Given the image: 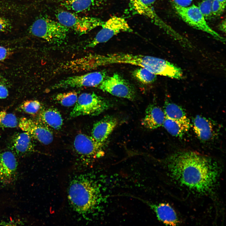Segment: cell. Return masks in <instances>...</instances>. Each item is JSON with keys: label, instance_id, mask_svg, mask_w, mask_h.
Returning <instances> with one entry per match:
<instances>
[{"label": "cell", "instance_id": "6da1fadb", "mask_svg": "<svg viewBox=\"0 0 226 226\" xmlns=\"http://www.w3.org/2000/svg\"><path fill=\"white\" fill-rule=\"evenodd\" d=\"M166 162L168 171L173 179L199 193L211 191L219 176V169L216 162L196 152H178L169 156Z\"/></svg>", "mask_w": 226, "mask_h": 226}, {"label": "cell", "instance_id": "7a4b0ae2", "mask_svg": "<svg viewBox=\"0 0 226 226\" xmlns=\"http://www.w3.org/2000/svg\"><path fill=\"white\" fill-rule=\"evenodd\" d=\"M97 68L114 64H127L145 68L156 75L172 78L176 71L175 65L165 60L141 54L117 52L95 54Z\"/></svg>", "mask_w": 226, "mask_h": 226}, {"label": "cell", "instance_id": "3957f363", "mask_svg": "<svg viewBox=\"0 0 226 226\" xmlns=\"http://www.w3.org/2000/svg\"><path fill=\"white\" fill-rule=\"evenodd\" d=\"M68 197L71 204L76 211L85 213L90 211L96 205L98 192L91 181L87 177L81 176L71 182Z\"/></svg>", "mask_w": 226, "mask_h": 226}, {"label": "cell", "instance_id": "277c9868", "mask_svg": "<svg viewBox=\"0 0 226 226\" xmlns=\"http://www.w3.org/2000/svg\"><path fill=\"white\" fill-rule=\"evenodd\" d=\"M29 30L31 35L41 38L50 44H60L65 40L69 29L58 21L42 17L35 21Z\"/></svg>", "mask_w": 226, "mask_h": 226}, {"label": "cell", "instance_id": "5b68a950", "mask_svg": "<svg viewBox=\"0 0 226 226\" xmlns=\"http://www.w3.org/2000/svg\"><path fill=\"white\" fill-rule=\"evenodd\" d=\"M156 0H129L126 13L129 15H140L150 19L151 22L177 41L181 35L164 22L157 14L154 8Z\"/></svg>", "mask_w": 226, "mask_h": 226}, {"label": "cell", "instance_id": "8992f818", "mask_svg": "<svg viewBox=\"0 0 226 226\" xmlns=\"http://www.w3.org/2000/svg\"><path fill=\"white\" fill-rule=\"evenodd\" d=\"M111 106L108 100L94 93H83L78 97L69 116L74 118L81 116H98Z\"/></svg>", "mask_w": 226, "mask_h": 226}, {"label": "cell", "instance_id": "52a82bcc", "mask_svg": "<svg viewBox=\"0 0 226 226\" xmlns=\"http://www.w3.org/2000/svg\"><path fill=\"white\" fill-rule=\"evenodd\" d=\"M56 16L60 23L79 35L86 34L97 27L101 26L104 22L98 18L80 16L64 10L58 12Z\"/></svg>", "mask_w": 226, "mask_h": 226}, {"label": "cell", "instance_id": "ba28073f", "mask_svg": "<svg viewBox=\"0 0 226 226\" xmlns=\"http://www.w3.org/2000/svg\"><path fill=\"white\" fill-rule=\"evenodd\" d=\"M175 9L183 20L196 29L206 32L221 42L224 43L225 39L213 30L207 24L206 19L198 7L193 4L183 7L174 4Z\"/></svg>", "mask_w": 226, "mask_h": 226}, {"label": "cell", "instance_id": "9c48e42d", "mask_svg": "<svg viewBox=\"0 0 226 226\" xmlns=\"http://www.w3.org/2000/svg\"><path fill=\"white\" fill-rule=\"evenodd\" d=\"M101 26V29L86 45V47H94L100 44L106 42L121 32H133L124 18L116 16H113L104 21Z\"/></svg>", "mask_w": 226, "mask_h": 226}, {"label": "cell", "instance_id": "30bf717a", "mask_svg": "<svg viewBox=\"0 0 226 226\" xmlns=\"http://www.w3.org/2000/svg\"><path fill=\"white\" fill-rule=\"evenodd\" d=\"M98 87L102 91L117 97L131 100H135L136 97L133 86L118 73L107 77Z\"/></svg>", "mask_w": 226, "mask_h": 226}, {"label": "cell", "instance_id": "8fae6325", "mask_svg": "<svg viewBox=\"0 0 226 226\" xmlns=\"http://www.w3.org/2000/svg\"><path fill=\"white\" fill-rule=\"evenodd\" d=\"M106 71L89 73L64 78L53 85L52 89L98 87L107 77Z\"/></svg>", "mask_w": 226, "mask_h": 226}, {"label": "cell", "instance_id": "7c38bea8", "mask_svg": "<svg viewBox=\"0 0 226 226\" xmlns=\"http://www.w3.org/2000/svg\"><path fill=\"white\" fill-rule=\"evenodd\" d=\"M18 125L23 131L45 145H48L53 141L52 132L48 127L39 121L26 117L20 118Z\"/></svg>", "mask_w": 226, "mask_h": 226}, {"label": "cell", "instance_id": "4fadbf2b", "mask_svg": "<svg viewBox=\"0 0 226 226\" xmlns=\"http://www.w3.org/2000/svg\"><path fill=\"white\" fill-rule=\"evenodd\" d=\"M73 146L76 152L82 156L98 157L101 156L102 146L92 136L82 133L78 134L75 138Z\"/></svg>", "mask_w": 226, "mask_h": 226}, {"label": "cell", "instance_id": "5bb4252c", "mask_svg": "<svg viewBox=\"0 0 226 226\" xmlns=\"http://www.w3.org/2000/svg\"><path fill=\"white\" fill-rule=\"evenodd\" d=\"M18 162L14 154L9 151L0 153V182L8 184L15 179Z\"/></svg>", "mask_w": 226, "mask_h": 226}, {"label": "cell", "instance_id": "9a60e30c", "mask_svg": "<svg viewBox=\"0 0 226 226\" xmlns=\"http://www.w3.org/2000/svg\"><path fill=\"white\" fill-rule=\"evenodd\" d=\"M118 123V121L115 117L111 116H105L94 125L92 137L97 143L103 146Z\"/></svg>", "mask_w": 226, "mask_h": 226}, {"label": "cell", "instance_id": "2e32d148", "mask_svg": "<svg viewBox=\"0 0 226 226\" xmlns=\"http://www.w3.org/2000/svg\"><path fill=\"white\" fill-rule=\"evenodd\" d=\"M165 118L164 110L159 106L150 104L146 109L142 124L146 128L154 129L163 125Z\"/></svg>", "mask_w": 226, "mask_h": 226}, {"label": "cell", "instance_id": "e0dca14e", "mask_svg": "<svg viewBox=\"0 0 226 226\" xmlns=\"http://www.w3.org/2000/svg\"><path fill=\"white\" fill-rule=\"evenodd\" d=\"M193 128L196 135L202 141L209 140L214 137L215 134L211 121L200 116H196L194 119Z\"/></svg>", "mask_w": 226, "mask_h": 226}, {"label": "cell", "instance_id": "ac0fdd59", "mask_svg": "<svg viewBox=\"0 0 226 226\" xmlns=\"http://www.w3.org/2000/svg\"><path fill=\"white\" fill-rule=\"evenodd\" d=\"M39 121L48 127L58 130L62 127L63 121L60 112L57 109L49 108L40 112Z\"/></svg>", "mask_w": 226, "mask_h": 226}, {"label": "cell", "instance_id": "d6986e66", "mask_svg": "<svg viewBox=\"0 0 226 226\" xmlns=\"http://www.w3.org/2000/svg\"><path fill=\"white\" fill-rule=\"evenodd\" d=\"M151 206L158 219L164 223L175 226L178 223L175 212L169 204L162 203Z\"/></svg>", "mask_w": 226, "mask_h": 226}, {"label": "cell", "instance_id": "ffe728a7", "mask_svg": "<svg viewBox=\"0 0 226 226\" xmlns=\"http://www.w3.org/2000/svg\"><path fill=\"white\" fill-rule=\"evenodd\" d=\"M32 137L27 133L23 132L19 133L13 139V148L18 154L24 155L33 151L34 147Z\"/></svg>", "mask_w": 226, "mask_h": 226}, {"label": "cell", "instance_id": "44dd1931", "mask_svg": "<svg viewBox=\"0 0 226 226\" xmlns=\"http://www.w3.org/2000/svg\"><path fill=\"white\" fill-rule=\"evenodd\" d=\"M171 135L181 137L188 131L190 122L180 121L165 117L163 125Z\"/></svg>", "mask_w": 226, "mask_h": 226}, {"label": "cell", "instance_id": "7402d4cb", "mask_svg": "<svg viewBox=\"0 0 226 226\" xmlns=\"http://www.w3.org/2000/svg\"><path fill=\"white\" fill-rule=\"evenodd\" d=\"M97 0H58L60 4L68 10L77 12L90 10Z\"/></svg>", "mask_w": 226, "mask_h": 226}, {"label": "cell", "instance_id": "603a6c76", "mask_svg": "<svg viewBox=\"0 0 226 226\" xmlns=\"http://www.w3.org/2000/svg\"><path fill=\"white\" fill-rule=\"evenodd\" d=\"M163 110L165 117L180 121L190 122L185 111L176 104L166 101Z\"/></svg>", "mask_w": 226, "mask_h": 226}, {"label": "cell", "instance_id": "cb8c5ba5", "mask_svg": "<svg viewBox=\"0 0 226 226\" xmlns=\"http://www.w3.org/2000/svg\"><path fill=\"white\" fill-rule=\"evenodd\" d=\"M132 74L137 80L144 84L153 82L157 78V75L145 68L141 67L133 71Z\"/></svg>", "mask_w": 226, "mask_h": 226}, {"label": "cell", "instance_id": "d4e9b609", "mask_svg": "<svg viewBox=\"0 0 226 226\" xmlns=\"http://www.w3.org/2000/svg\"><path fill=\"white\" fill-rule=\"evenodd\" d=\"M78 97L77 93L72 91L58 94L54 100L63 106L69 107L75 104Z\"/></svg>", "mask_w": 226, "mask_h": 226}, {"label": "cell", "instance_id": "484cf974", "mask_svg": "<svg viewBox=\"0 0 226 226\" xmlns=\"http://www.w3.org/2000/svg\"><path fill=\"white\" fill-rule=\"evenodd\" d=\"M16 116L5 111H0V128H14L18 125Z\"/></svg>", "mask_w": 226, "mask_h": 226}, {"label": "cell", "instance_id": "4316f807", "mask_svg": "<svg viewBox=\"0 0 226 226\" xmlns=\"http://www.w3.org/2000/svg\"><path fill=\"white\" fill-rule=\"evenodd\" d=\"M41 107L40 103L37 100H28L21 105V109L24 112L31 115L36 114Z\"/></svg>", "mask_w": 226, "mask_h": 226}, {"label": "cell", "instance_id": "83f0119b", "mask_svg": "<svg viewBox=\"0 0 226 226\" xmlns=\"http://www.w3.org/2000/svg\"><path fill=\"white\" fill-rule=\"evenodd\" d=\"M213 0H202L198 6L200 11L206 19L213 16L212 5Z\"/></svg>", "mask_w": 226, "mask_h": 226}, {"label": "cell", "instance_id": "f1b7e54d", "mask_svg": "<svg viewBox=\"0 0 226 226\" xmlns=\"http://www.w3.org/2000/svg\"><path fill=\"white\" fill-rule=\"evenodd\" d=\"M226 4L222 3L217 0H213L212 5V15L218 16L221 15L224 12Z\"/></svg>", "mask_w": 226, "mask_h": 226}, {"label": "cell", "instance_id": "f546056e", "mask_svg": "<svg viewBox=\"0 0 226 226\" xmlns=\"http://www.w3.org/2000/svg\"><path fill=\"white\" fill-rule=\"evenodd\" d=\"M12 28V23L9 19L0 17V32H8L11 30Z\"/></svg>", "mask_w": 226, "mask_h": 226}, {"label": "cell", "instance_id": "4dcf8cb0", "mask_svg": "<svg viewBox=\"0 0 226 226\" xmlns=\"http://www.w3.org/2000/svg\"><path fill=\"white\" fill-rule=\"evenodd\" d=\"M11 53L10 49L0 46V61H2L7 58Z\"/></svg>", "mask_w": 226, "mask_h": 226}, {"label": "cell", "instance_id": "1f68e13d", "mask_svg": "<svg viewBox=\"0 0 226 226\" xmlns=\"http://www.w3.org/2000/svg\"><path fill=\"white\" fill-rule=\"evenodd\" d=\"M174 4L183 7L189 6L191 4L193 0H172Z\"/></svg>", "mask_w": 226, "mask_h": 226}, {"label": "cell", "instance_id": "d6a6232c", "mask_svg": "<svg viewBox=\"0 0 226 226\" xmlns=\"http://www.w3.org/2000/svg\"><path fill=\"white\" fill-rule=\"evenodd\" d=\"M8 95V91L6 88L0 83V99L6 98Z\"/></svg>", "mask_w": 226, "mask_h": 226}, {"label": "cell", "instance_id": "836d02e7", "mask_svg": "<svg viewBox=\"0 0 226 226\" xmlns=\"http://www.w3.org/2000/svg\"><path fill=\"white\" fill-rule=\"evenodd\" d=\"M218 28L221 31L225 33L226 31V20H223L218 25Z\"/></svg>", "mask_w": 226, "mask_h": 226}, {"label": "cell", "instance_id": "e575fe53", "mask_svg": "<svg viewBox=\"0 0 226 226\" xmlns=\"http://www.w3.org/2000/svg\"><path fill=\"white\" fill-rule=\"evenodd\" d=\"M220 2L224 4H226V0H217Z\"/></svg>", "mask_w": 226, "mask_h": 226}, {"label": "cell", "instance_id": "d590c367", "mask_svg": "<svg viewBox=\"0 0 226 226\" xmlns=\"http://www.w3.org/2000/svg\"><path fill=\"white\" fill-rule=\"evenodd\" d=\"M1 78V76H0V81Z\"/></svg>", "mask_w": 226, "mask_h": 226}]
</instances>
